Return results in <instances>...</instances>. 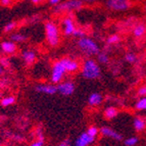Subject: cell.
<instances>
[{"label": "cell", "instance_id": "cell-20", "mask_svg": "<svg viewBox=\"0 0 146 146\" xmlns=\"http://www.w3.org/2000/svg\"><path fill=\"white\" fill-rule=\"evenodd\" d=\"M27 39L28 37L22 33H13L10 35V41L15 42V43H24L27 41Z\"/></svg>", "mask_w": 146, "mask_h": 146}, {"label": "cell", "instance_id": "cell-11", "mask_svg": "<svg viewBox=\"0 0 146 146\" xmlns=\"http://www.w3.org/2000/svg\"><path fill=\"white\" fill-rule=\"evenodd\" d=\"M63 63L66 66V73H77L81 68L80 62L78 60L73 58H68V57H63Z\"/></svg>", "mask_w": 146, "mask_h": 146}, {"label": "cell", "instance_id": "cell-10", "mask_svg": "<svg viewBox=\"0 0 146 146\" xmlns=\"http://www.w3.org/2000/svg\"><path fill=\"white\" fill-rule=\"evenodd\" d=\"M35 90L38 93L45 95H53L57 92V87L55 84H39L35 87Z\"/></svg>", "mask_w": 146, "mask_h": 146}, {"label": "cell", "instance_id": "cell-34", "mask_svg": "<svg viewBox=\"0 0 146 146\" xmlns=\"http://www.w3.org/2000/svg\"><path fill=\"white\" fill-rule=\"evenodd\" d=\"M31 1H32V3H34V4H41L44 0H31Z\"/></svg>", "mask_w": 146, "mask_h": 146}, {"label": "cell", "instance_id": "cell-8", "mask_svg": "<svg viewBox=\"0 0 146 146\" xmlns=\"http://www.w3.org/2000/svg\"><path fill=\"white\" fill-rule=\"evenodd\" d=\"M57 92L63 96H71L75 92L76 86L75 83L71 80H66L57 84Z\"/></svg>", "mask_w": 146, "mask_h": 146}, {"label": "cell", "instance_id": "cell-13", "mask_svg": "<svg viewBox=\"0 0 146 146\" xmlns=\"http://www.w3.org/2000/svg\"><path fill=\"white\" fill-rule=\"evenodd\" d=\"M103 99H104V98H103L102 94H100V93H98V92H93L89 95L87 102L89 106L97 107L103 102Z\"/></svg>", "mask_w": 146, "mask_h": 146}, {"label": "cell", "instance_id": "cell-22", "mask_svg": "<svg viewBox=\"0 0 146 146\" xmlns=\"http://www.w3.org/2000/svg\"><path fill=\"white\" fill-rule=\"evenodd\" d=\"M119 41H121V37L119 34H111L107 37L106 44L108 46H115L119 43Z\"/></svg>", "mask_w": 146, "mask_h": 146}, {"label": "cell", "instance_id": "cell-14", "mask_svg": "<svg viewBox=\"0 0 146 146\" xmlns=\"http://www.w3.org/2000/svg\"><path fill=\"white\" fill-rule=\"evenodd\" d=\"M0 48H1V51L5 54H13L15 51H17V43L12 41H4L2 43L0 44Z\"/></svg>", "mask_w": 146, "mask_h": 146}, {"label": "cell", "instance_id": "cell-15", "mask_svg": "<svg viewBox=\"0 0 146 146\" xmlns=\"http://www.w3.org/2000/svg\"><path fill=\"white\" fill-rule=\"evenodd\" d=\"M22 59L27 66H31L36 61L37 59V54L34 50H31V49H28V50H25L22 53Z\"/></svg>", "mask_w": 146, "mask_h": 146}, {"label": "cell", "instance_id": "cell-9", "mask_svg": "<svg viewBox=\"0 0 146 146\" xmlns=\"http://www.w3.org/2000/svg\"><path fill=\"white\" fill-rule=\"evenodd\" d=\"M99 134L103 137H106V138H110L115 141H123V135L121 133H119L117 131L113 130L110 127L103 126L99 129Z\"/></svg>", "mask_w": 146, "mask_h": 146}, {"label": "cell", "instance_id": "cell-25", "mask_svg": "<svg viewBox=\"0 0 146 146\" xmlns=\"http://www.w3.org/2000/svg\"><path fill=\"white\" fill-rule=\"evenodd\" d=\"M138 142H139V138L136 136L128 137V138L124 140L125 146H136L138 144Z\"/></svg>", "mask_w": 146, "mask_h": 146}, {"label": "cell", "instance_id": "cell-24", "mask_svg": "<svg viewBox=\"0 0 146 146\" xmlns=\"http://www.w3.org/2000/svg\"><path fill=\"white\" fill-rule=\"evenodd\" d=\"M125 60L130 64H134L138 61V56L134 52H127L125 54Z\"/></svg>", "mask_w": 146, "mask_h": 146}, {"label": "cell", "instance_id": "cell-37", "mask_svg": "<svg viewBox=\"0 0 146 146\" xmlns=\"http://www.w3.org/2000/svg\"><path fill=\"white\" fill-rule=\"evenodd\" d=\"M145 10H146V5H145Z\"/></svg>", "mask_w": 146, "mask_h": 146}, {"label": "cell", "instance_id": "cell-26", "mask_svg": "<svg viewBox=\"0 0 146 146\" xmlns=\"http://www.w3.org/2000/svg\"><path fill=\"white\" fill-rule=\"evenodd\" d=\"M88 133V134L90 135L91 137H93V138H96L97 137V135L99 134V129H98L96 126H90L89 128L87 129V131H86Z\"/></svg>", "mask_w": 146, "mask_h": 146}, {"label": "cell", "instance_id": "cell-7", "mask_svg": "<svg viewBox=\"0 0 146 146\" xmlns=\"http://www.w3.org/2000/svg\"><path fill=\"white\" fill-rule=\"evenodd\" d=\"M61 28H62V34L64 35V36L70 37V36H73L74 35L77 27H76L75 20H74V17L71 15V13L62 20Z\"/></svg>", "mask_w": 146, "mask_h": 146}, {"label": "cell", "instance_id": "cell-2", "mask_svg": "<svg viewBox=\"0 0 146 146\" xmlns=\"http://www.w3.org/2000/svg\"><path fill=\"white\" fill-rule=\"evenodd\" d=\"M45 29V38L49 46L56 47L60 43V31L55 22L47 21L44 26Z\"/></svg>", "mask_w": 146, "mask_h": 146}, {"label": "cell", "instance_id": "cell-6", "mask_svg": "<svg viewBox=\"0 0 146 146\" xmlns=\"http://www.w3.org/2000/svg\"><path fill=\"white\" fill-rule=\"evenodd\" d=\"M105 6L115 12H123L129 10L133 6L131 0H105Z\"/></svg>", "mask_w": 146, "mask_h": 146}, {"label": "cell", "instance_id": "cell-30", "mask_svg": "<svg viewBox=\"0 0 146 146\" xmlns=\"http://www.w3.org/2000/svg\"><path fill=\"white\" fill-rule=\"evenodd\" d=\"M12 1L13 0H0V4L4 7H9L12 5Z\"/></svg>", "mask_w": 146, "mask_h": 146}, {"label": "cell", "instance_id": "cell-16", "mask_svg": "<svg viewBox=\"0 0 146 146\" xmlns=\"http://www.w3.org/2000/svg\"><path fill=\"white\" fill-rule=\"evenodd\" d=\"M132 34L137 39H140V38L144 37L146 35V25L144 23L135 24V26L133 27V30H132Z\"/></svg>", "mask_w": 146, "mask_h": 146}, {"label": "cell", "instance_id": "cell-1", "mask_svg": "<svg viewBox=\"0 0 146 146\" xmlns=\"http://www.w3.org/2000/svg\"><path fill=\"white\" fill-rule=\"evenodd\" d=\"M81 75L86 80H97L101 77V68L95 59L87 58L82 64Z\"/></svg>", "mask_w": 146, "mask_h": 146}, {"label": "cell", "instance_id": "cell-32", "mask_svg": "<svg viewBox=\"0 0 146 146\" xmlns=\"http://www.w3.org/2000/svg\"><path fill=\"white\" fill-rule=\"evenodd\" d=\"M57 146H72V144H71V141H70L68 139H66V140L61 141Z\"/></svg>", "mask_w": 146, "mask_h": 146}, {"label": "cell", "instance_id": "cell-27", "mask_svg": "<svg viewBox=\"0 0 146 146\" xmlns=\"http://www.w3.org/2000/svg\"><path fill=\"white\" fill-rule=\"evenodd\" d=\"M15 27H17V23L10 22L4 26V28H3V32H4V33H11L12 31H15Z\"/></svg>", "mask_w": 146, "mask_h": 146}, {"label": "cell", "instance_id": "cell-12", "mask_svg": "<svg viewBox=\"0 0 146 146\" xmlns=\"http://www.w3.org/2000/svg\"><path fill=\"white\" fill-rule=\"evenodd\" d=\"M94 141H95V138L91 137L87 132H83L82 134L79 135L78 138L76 139L75 146H89Z\"/></svg>", "mask_w": 146, "mask_h": 146}, {"label": "cell", "instance_id": "cell-36", "mask_svg": "<svg viewBox=\"0 0 146 146\" xmlns=\"http://www.w3.org/2000/svg\"><path fill=\"white\" fill-rule=\"evenodd\" d=\"M4 73V68H3V66L0 64V76L2 75V74Z\"/></svg>", "mask_w": 146, "mask_h": 146}, {"label": "cell", "instance_id": "cell-4", "mask_svg": "<svg viewBox=\"0 0 146 146\" xmlns=\"http://www.w3.org/2000/svg\"><path fill=\"white\" fill-rule=\"evenodd\" d=\"M84 6V3L81 0H66L53 7V12L55 15L59 13H72L74 11L80 10Z\"/></svg>", "mask_w": 146, "mask_h": 146}, {"label": "cell", "instance_id": "cell-17", "mask_svg": "<svg viewBox=\"0 0 146 146\" xmlns=\"http://www.w3.org/2000/svg\"><path fill=\"white\" fill-rule=\"evenodd\" d=\"M119 108L115 106H108L103 110V115L106 119H113L119 115Z\"/></svg>", "mask_w": 146, "mask_h": 146}, {"label": "cell", "instance_id": "cell-29", "mask_svg": "<svg viewBox=\"0 0 146 146\" xmlns=\"http://www.w3.org/2000/svg\"><path fill=\"white\" fill-rule=\"evenodd\" d=\"M137 96H139V97H144V96H146V84H144V85L140 86V87L138 88V90H137Z\"/></svg>", "mask_w": 146, "mask_h": 146}, {"label": "cell", "instance_id": "cell-21", "mask_svg": "<svg viewBox=\"0 0 146 146\" xmlns=\"http://www.w3.org/2000/svg\"><path fill=\"white\" fill-rule=\"evenodd\" d=\"M134 108L137 111H146V96L140 97L137 100L134 105Z\"/></svg>", "mask_w": 146, "mask_h": 146}, {"label": "cell", "instance_id": "cell-28", "mask_svg": "<svg viewBox=\"0 0 146 146\" xmlns=\"http://www.w3.org/2000/svg\"><path fill=\"white\" fill-rule=\"evenodd\" d=\"M74 37H76V38H78V39H80V38H83V37H86V33L84 30L82 29H79V28H77L75 31V33H74L73 35Z\"/></svg>", "mask_w": 146, "mask_h": 146}, {"label": "cell", "instance_id": "cell-31", "mask_svg": "<svg viewBox=\"0 0 146 146\" xmlns=\"http://www.w3.org/2000/svg\"><path fill=\"white\" fill-rule=\"evenodd\" d=\"M0 64L3 66V68H7L8 64H9V61L7 58H1L0 59Z\"/></svg>", "mask_w": 146, "mask_h": 146}, {"label": "cell", "instance_id": "cell-5", "mask_svg": "<svg viewBox=\"0 0 146 146\" xmlns=\"http://www.w3.org/2000/svg\"><path fill=\"white\" fill-rule=\"evenodd\" d=\"M66 74V66L63 63V59L60 58L53 63L51 68V75H50V81L52 84H59L62 82L63 78Z\"/></svg>", "mask_w": 146, "mask_h": 146}, {"label": "cell", "instance_id": "cell-19", "mask_svg": "<svg viewBox=\"0 0 146 146\" xmlns=\"http://www.w3.org/2000/svg\"><path fill=\"white\" fill-rule=\"evenodd\" d=\"M96 56H97L98 63H100V64H108L110 63V54L107 53L106 51H100Z\"/></svg>", "mask_w": 146, "mask_h": 146}, {"label": "cell", "instance_id": "cell-18", "mask_svg": "<svg viewBox=\"0 0 146 146\" xmlns=\"http://www.w3.org/2000/svg\"><path fill=\"white\" fill-rule=\"evenodd\" d=\"M133 127L135 131L137 132H143L146 129V119L142 117H137L133 121Z\"/></svg>", "mask_w": 146, "mask_h": 146}, {"label": "cell", "instance_id": "cell-23", "mask_svg": "<svg viewBox=\"0 0 146 146\" xmlns=\"http://www.w3.org/2000/svg\"><path fill=\"white\" fill-rule=\"evenodd\" d=\"M1 105L3 107H7V106H11L15 103V96H5L1 99L0 101Z\"/></svg>", "mask_w": 146, "mask_h": 146}, {"label": "cell", "instance_id": "cell-33", "mask_svg": "<svg viewBox=\"0 0 146 146\" xmlns=\"http://www.w3.org/2000/svg\"><path fill=\"white\" fill-rule=\"evenodd\" d=\"M49 3L52 5V6H55V5L59 4V3L61 2V0H48Z\"/></svg>", "mask_w": 146, "mask_h": 146}, {"label": "cell", "instance_id": "cell-3", "mask_svg": "<svg viewBox=\"0 0 146 146\" xmlns=\"http://www.w3.org/2000/svg\"><path fill=\"white\" fill-rule=\"evenodd\" d=\"M78 48L82 53L87 56H96L100 52L99 45L90 37H83L78 39Z\"/></svg>", "mask_w": 146, "mask_h": 146}, {"label": "cell", "instance_id": "cell-35", "mask_svg": "<svg viewBox=\"0 0 146 146\" xmlns=\"http://www.w3.org/2000/svg\"><path fill=\"white\" fill-rule=\"evenodd\" d=\"M83 3H94V2H96L97 0H81Z\"/></svg>", "mask_w": 146, "mask_h": 146}]
</instances>
